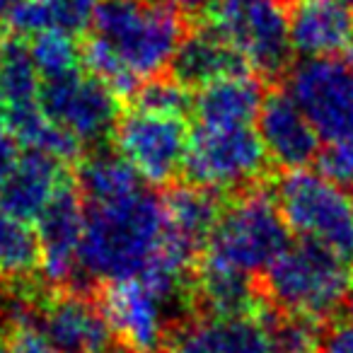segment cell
<instances>
[{
  "mask_svg": "<svg viewBox=\"0 0 353 353\" xmlns=\"http://www.w3.org/2000/svg\"><path fill=\"white\" fill-rule=\"evenodd\" d=\"M0 276H3V274H0Z\"/></svg>",
  "mask_w": 353,
  "mask_h": 353,
  "instance_id": "obj_40",
  "label": "cell"
},
{
  "mask_svg": "<svg viewBox=\"0 0 353 353\" xmlns=\"http://www.w3.org/2000/svg\"><path fill=\"white\" fill-rule=\"evenodd\" d=\"M41 75L32 59L30 44L20 34L0 39V112H15L39 104Z\"/></svg>",
  "mask_w": 353,
  "mask_h": 353,
  "instance_id": "obj_22",
  "label": "cell"
},
{
  "mask_svg": "<svg viewBox=\"0 0 353 353\" xmlns=\"http://www.w3.org/2000/svg\"><path fill=\"white\" fill-rule=\"evenodd\" d=\"M319 353H353V295L336 314V324L322 336Z\"/></svg>",
  "mask_w": 353,
  "mask_h": 353,
  "instance_id": "obj_32",
  "label": "cell"
},
{
  "mask_svg": "<svg viewBox=\"0 0 353 353\" xmlns=\"http://www.w3.org/2000/svg\"><path fill=\"white\" fill-rule=\"evenodd\" d=\"M0 353H15L10 339H8V332H3V329H0Z\"/></svg>",
  "mask_w": 353,
  "mask_h": 353,
  "instance_id": "obj_36",
  "label": "cell"
},
{
  "mask_svg": "<svg viewBox=\"0 0 353 353\" xmlns=\"http://www.w3.org/2000/svg\"><path fill=\"white\" fill-rule=\"evenodd\" d=\"M90 30L138 80L162 75L187 34L170 0H99Z\"/></svg>",
  "mask_w": 353,
  "mask_h": 353,
  "instance_id": "obj_3",
  "label": "cell"
},
{
  "mask_svg": "<svg viewBox=\"0 0 353 353\" xmlns=\"http://www.w3.org/2000/svg\"><path fill=\"white\" fill-rule=\"evenodd\" d=\"M162 353H218L216 324L211 317L179 322L167 332Z\"/></svg>",
  "mask_w": 353,
  "mask_h": 353,
  "instance_id": "obj_29",
  "label": "cell"
},
{
  "mask_svg": "<svg viewBox=\"0 0 353 353\" xmlns=\"http://www.w3.org/2000/svg\"><path fill=\"white\" fill-rule=\"evenodd\" d=\"M170 65L172 78L189 90H199L230 75H247L252 70L247 61L211 25L187 32Z\"/></svg>",
  "mask_w": 353,
  "mask_h": 353,
  "instance_id": "obj_18",
  "label": "cell"
},
{
  "mask_svg": "<svg viewBox=\"0 0 353 353\" xmlns=\"http://www.w3.org/2000/svg\"><path fill=\"white\" fill-rule=\"evenodd\" d=\"M17 145H20V143H17L10 133H6L0 128V189L8 182V176L12 174V170H15L17 160H20V155H22Z\"/></svg>",
  "mask_w": 353,
  "mask_h": 353,
  "instance_id": "obj_33",
  "label": "cell"
},
{
  "mask_svg": "<svg viewBox=\"0 0 353 353\" xmlns=\"http://www.w3.org/2000/svg\"><path fill=\"white\" fill-rule=\"evenodd\" d=\"M266 303L259 312L240 317L213 319L218 339V353H271V334L264 319Z\"/></svg>",
  "mask_w": 353,
  "mask_h": 353,
  "instance_id": "obj_27",
  "label": "cell"
},
{
  "mask_svg": "<svg viewBox=\"0 0 353 353\" xmlns=\"http://www.w3.org/2000/svg\"><path fill=\"white\" fill-rule=\"evenodd\" d=\"M65 162L41 150H27L20 155L12 174L0 189V211L27 223H37L44 213L56 189L68 179Z\"/></svg>",
  "mask_w": 353,
  "mask_h": 353,
  "instance_id": "obj_17",
  "label": "cell"
},
{
  "mask_svg": "<svg viewBox=\"0 0 353 353\" xmlns=\"http://www.w3.org/2000/svg\"><path fill=\"white\" fill-rule=\"evenodd\" d=\"M37 324L59 353H112L114 334L97 303L80 290L46 298Z\"/></svg>",
  "mask_w": 353,
  "mask_h": 353,
  "instance_id": "obj_14",
  "label": "cell"
},
{
  "mask_svg": "<svg viewBox=\"0 0 353 353\" xmlns=\"http://www.w3.org/2000/svg\"><path fill=\"white\" fill-rule=\"evenodd\" d=\"M264 97L266 92L261 88L259 78H254L252 73L230 75V78L199 88V92L192 99V112L196 117L199 126H252L259 117Z\"/></svg>",
  "mask_w": 353,
  "mask_h": 353,
  "instance_id": "obj_19",
  "label": "cell"
},
{
  "mask_svg": "<svg viewBox=\"0 0 353 353\" xmlns=\"http://www.w3.org/2000/svg\"><path fill=\"white\" fill-rule=\"evenodd\" d=\"M348 61H351V63H348V65H351V68H353V41H351V46H348Z\"/></svg>",
  "mask_w": 353,
  "mask_h": 353,
  "instance_id": "obj_38",
  "label": "cell"
},
{
  "mask_svg": "<svg viewBox=\"0 0 353 353\" xmlns=\"http://www.w3.org/2000/svg\"><path fill=\"white\" fill-rule=\"evenodd\" d=\"M17 3H20V0H0V20H6V17L15 10Z\"/></svg>",
  "mask_w": 353,
  "mask_h": 353,
  "instance_id": "obj_35",
  "label": "cell"
},
{
  "mask_svg": "<svg viewBox=\"0 0 353 353\" xmlns=\"http://www.w3.org/2000/svg\"><path fill=\"white\" fill-rule=\"evenodd\" d=\"M41 247V274L49 283L65 285L80 274V242L85 203L73 176H68L34 223Z\"/></svg>",
  "mask_w": 353,
  "mask_h": 353,
  "instance_id": "obj_13",
  "label": "cell"
},
{
  "mask_svg": "<svg viewBox=\"0 0 353 353\" xmlns=\"http://www.w3.org/2000/svg\"><path fill=\"white\" fill-rule=\"evenodd\" d=\"M162 230V199L145 189L117 201L85 203L80 271L102 283L141 276L160 250Z\"/></svg>",
  "mask_w": 353,
  "mask_h": 353,
  "instance_id": "obj_1",
  "label": "cell"
},
{
  "mask_svg": "<svg viewBox=\"0 0 353 353\" xmlns=\"http://www.w3.org/2000/svg\"><path fill=\"white\" fill-rule=\"evenodd\" d=\"M266 160L264 143L252 126H196L189 136L184 174L196 187L223 192L259 179Z\"/></svg>",
  "mask_w": 353,
  "mask_h": 353,
  "instance_id": "obj_7",
  "label": "cell"
},
{
  "mask_svg": "<svg viewBox=\"0 0 353 353\" xmlns=\"http://www.w3.org/2000/svg\"><path fill=\"white\" fill-rule=\"evenodd\" d=\"M274 199L290 232L339 254L353 250V201L341 187L310 170H290L274 187Z\"/></svg>",
  "mask_w": 353,
  "mask_h": 353,
  "instance_id": "obj_5",
  "label": "cell"
},
{
  "mask_svg": "<svg viewBox=\"0 0 353 353\" xmlns=\"http://www.w3.org/2000/svg\"><path fill=\"white\" fill-rule=\"evenodd\" d=\"M30 51L34 65L41 75V83L61 80L78 73L83 61H80V46L75 39L63 32H41L34 34L30 41Z\"/></svg>",
  "mask_w": 353,
  "mask_h": 353,
  "instance_id": "obj_26",
  "label": "cell"
},
{
  "mask_svg": "<svg viewBox=\"0 0 353 353\" xmlns=\"http://www.w3.org/2000/svg\"><path fill=\"white\" fill-rule=\"evenodd\" d=\"M143 179L121 155L97 152L80 162L75 184L85 203H107L143 189Z\"/></svg>",
  "mask_w": 353,
  "mask_h": 353,
  "instance_id": "obj_23",
  "label": "cell"
},
{
  "mask_svg": "<svg viewBox=\"0 0 353 353\" xmlns=\"http://www.w3.org/2000/svg\"><path fill=\"white\" fill-rule=\"evenodd\" d=\"M266 303L283 314L314 322L339 314L353 293V269L346 256L312 240L290 247L264 271Z\"/></svg>",
  "mask_w": 353,
  "mask_h": 353,
  "instance_id": "obj_2",
  "label": "cell"
},
{
  "mask_svg": "<svg viewBox=\"0 0 353 353\" xmlns=\"http://www.w3.org/2000/svg\"><path fill=\"white\" fill-rule=\"evenodd\" d=\"M192 99L189 88H184L179 80L155 75V78H148L145 85H138V90L133 92V107L143 112L184 119L192 112Z\"/></svg>",
  "mask_w": 353,
  "mask_h": 353,
  "instance_id": "obj_28",
  "label": "cell"
},
{
  "mask_svg": "<svg viewBox=\"0 0 353 353\" xmlns=\"http://www.w3.org/2000/svg\"><path fill=\"white\" fill-rule=\"evenodd\" d=\"M288 247L290 230L274 194L254 189L223 208L201 259L252 279L264 274Z\"/></svg>",
  "mask_w": 353,
  "mask_h": 353,
  "instance_id": "obj_4",
  "label": "cell"
},
{
  "mask_svg": "<svg viewBox=\"0 0 353 353\" xmlns=\"http://www.w3.org/2000/svg\"><path fill=\"white\" fill-rule=\"evenodd\" d=\"M351 256H353V250H351Z\"/></svg>",
  "mask_w": 353,
  "mask_h": 353,
  "instance_id": "obj_39",
  "label": "cell"
},
{
  "mask_svg": "<svg viewBox=\"0 0 353 353\" xmlns=\"http://www.w3.org/2000/svg\"><path fill=\"white\" fill-rule=\"evenodd\" d=\"M99 0H20L6 17L12 34L34 37L41 32L83 34L92 27Z\"/></svg>",
  "mask_w": 353,
  "mask_h": 353,
  "instance_id": "obj_21",
  "label": "cell"
},
{
  "mask_svg": "<svg viewBox=\"0 0 353 353\" xmlns=\"http://www.w3.org/2000/svg\"><path fill=\"white\" fill-rule=\"evenodd\" d=\"M288 90L327 143H353V68L336 59H310L288 75Z\"/></svg>",
  "mask_w": 353,
  "mask_h": 353,
  "instance_id": "obj_9",
  "label": "cell"
},
{
  "mask_svg": "<svg viewBox=\"0 0 353 353\" xmlns=\"http://www.w3.org/2000/svg\"><path fill=\"white\" fill-rule=\"evenodd\" d=\"M165 303L141 276H133L102 283L97 305L123 353H162L167 339Z\"/></svg>",
  "mask_w": 353,
  "mask_h": 353,
  "instance_id": "obj_12",
  "label": "cell"
},
{
  "mask_svg": "<svg viewBox=\"0 0 353 353\" xmlns=\"http://www.w3.org/2000/svg\"><path fill=\"white\" fill-rule=\"evenodd\" d=\"M117 99L107 85L83 70L68 78L41 83L39 94L46 117L78 138L83 145L102 143L109 133H114L121 117Z\"/></svg>",
  "mask_w": 353,
  "mask_h": 353,
  "instance_id": "obj_10",
  "label": "cell"
},
{
  "mask_svg": "<svg viewBox=\"0 0 353 353\" xmlns=\"http://www.w3.org/2000/svg\"><path fill=\"white\" fill-rule=\"evenodd\" d=\"M317 172L336 187H353V143H327L319 148Z\"/></svg>",
  "mask_w": 353,
  "mask_h": 353,
  "instance_id": "obj_30",
  "label": "cell"
},
{
  "mask_svg": "<svg viewBox=\"0 0 353 353\" xmlns=\"http://www.w3.org/2000/svg\"><path fill=\"white\" fill-rule=\"evenodd\" d=\"M339 3H341V6H346V8H348V10H351V12H353V0H339Z\"/></svg>",
  "mask_w": 353,
  "mask_h": 353,
  "instance_id": "obj_37",
  "label": "cell"
},
{
  "mask_svg": "<svg viewBox=\"0 0 353 353\" xmlns=\"http://www.w3.org/2000/svg\"><path fill=\"white\" fill-rule=\"evenodd\" d=\"M211 27L264 78H279L293 59L283 0H216Z\"/></svg>",
  "mask_w": 353,
  "mask_h": 353,
  "instance_id": "obj_6",
  "label": "cell"
},
{
  "mask_svg": "<svg viewBox=\"0 0 353 353\" xmlns=\"http://www.w3.org/2000/svg\"><path fill=\"white\" fill-rule=\"evenodd\" d=\"M41 269V247L37 228L0 211V274L27 279Z\"/></svg>",
  "mask_w": 353,
  "mask_h": 353,
  "instance_id": "obj_24",
  "label": "cell"
},
{
  "mask_svg": "<svg viewBox=\"0 0 353 353\" xmlns=\"http://www.w3.org/2000/svg\"><path fill=\"white\" fill-rule=\"evenodd\" d=\"M184 119L128 109L114 126L117 152L138 172L143 182L167 187L184 170L189 148Z\"/></svg>",
  "mask_w": 353,
  "mask_h": 353,
  "instance_id": "obj_8",
  "label": "cell"
},
{
  "mask_svg": "<svg viewBox=\"0 0 353 353\" xmlns=\"http://www.w3.org/2000/svg\"><path fill=\"white\" fill-rule=\"evenodd\" d=\"M196 300L203 307V317L213 319L254 314L264 305L250 276L206 259H201L196 274Z\"/></svg>",
  "mask_w": 353,
  "mask_h": 353,
  "instance_id": "obj_20",
  "label": "cell"
},
{
  "mask_svg": "<svg viewBox=\"0 0 353 353\" xmlns=\"http://www.w3.org/2000/svg\"><path fill=\"white\" fill-rule=\"evenodd\" d=\"M293 54L336 59L353 41V12L339 0H290L288 8Z\"/></svg>",
  "mask_w": 353,
  "mask_h": 353,
  "instance_id": "obj_16",
  "label": "cell"
},
{
  "mask_svg": "<svg viewBox=\"0 0 353 353\" xmlns=\"http://www.w3.org/2000/svg\"><path fill=\"white\" fill-rule=\"evenodd\" d=\"M264 150L279 167L303 170L319 152V136L288 90H274L264 97L256 117Z\"/></svg>",
  "mask_w": 353,
  "mask_h": 353,
  "instance_id": "obj_15",
  "label": "cell"
},
{
  "mask_svg": "<svg viewBox=\"0 0 353 353\" xmlns=\"http://www.w3.org/2000/svg\"><path fill=\"white\" fill-rule=\"evenodd\" d=\"M223 208L225 206L218 192L196 187L192 182L172 187L162 196L165 230L157 256L165 259L172 269L189 274L194 261L201 259L206 252Z\"/></svg>",
  "mask_w": 353,
  "mask_h": 353,
  "instance_id": "obj_11",
  "label": "cell"
},
{
  "mask_svg": "<svg viewBox=\"0 0 353 353\" xmlns=\"http://www.w3.org/2000/svg\"><path fill=\"white\" fill-rule=\"evenodd\" d=\"M172 6L176 8L179 12L184 15H201V12H208L213 6H216V0H170Z\"/></svg>",
  "mask_w": 353,
  "mask_h": 353,
  "instance_id": "obj_34",
  "label": "cell"
},
{
  "mask_svg": "<svg viewBox=\"0 0 353 353\" xmlns=\"http://www.w3.org/2000/svg\"><path fill=\"white\" fill-rule=\"evenodd\" d=\"M8 322H10L8 339H10L15 353H59L54 348V343L46 339V334L39 329L34 314L8 319Z\"/></svg>",
  "mask_w": 353,
  "mask_h": 353,
  "instance_id": "obj_31",
  "label": "cell"
},
{
  "mask_svg": "<svg viewBox=\"0 0 353 353\" xmlns=\"http://www.w3.org/2000/svg\"><path fill=\"white\" fill-rule=\"evenodd\" d=\"M264 319L271 334V353H319L322 329L319 322L298 314H283L266 303Z\"/></svg>",
  "mask_w": 353,
  "mask_h": 353,
  "instance_id": "obj_25",
  "label": "cell"
}]
</instances>
